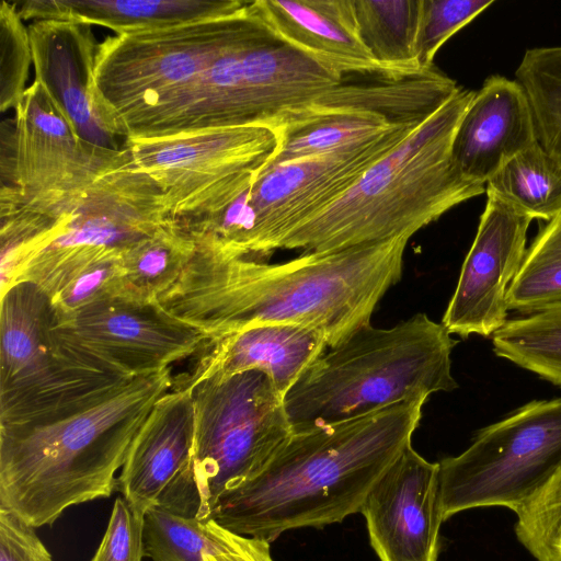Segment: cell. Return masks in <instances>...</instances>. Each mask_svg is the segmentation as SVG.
I'll use <instances>...</instances> for the list:
<instances>
[{
  "instance_id": "603a6c76",
  "label": "cell",
  "mask_w": 561,
  "mask_h": 561,
  "mask_svg": "<svg viewBox=\"0 0 561 561\" xmlns=\"http://www.w3.org/2000/svg\"><path fill=\"white\" fill-rule=\"evenodd\" d=\"M244 0H28L14 2L21 19L100 25L115 34L154 31L236 12Z\"/></svg>"
},
{
  "instance_id": "4fadbf2b",
  "label": "cell",
  "mask_w": 561,
  "mask_h": 561,
  "mask_svg": "<svg viewBox=\"0 0 561 561\" xmlns=\"http://www.w3.org/2000/svg\"><path fill=\"white\" fill-rule=\"evenodd\" d=\"M53 335L66 351L99 368L137 378L170 368L210 342L156 304L112 298L54 321Z\"/></svg>"
},
{
  "instance_id": "2e32d148",
  "label": "cell",
  "mask_w": 561,
  "mask_h": 561,
  "mask_svg": "<svg viewBox=\"0 0 561 561\" xmlns=\"http://www.w3.org/2000/svg\"><path fill=\"white\" fill-rule=\"evenodd\" d=\"M531 220L488 196L476 238L442 319L450 334L489 337L507 322V293L523 263Z\"/></svg>"
},
{
  "instance_id": "52a82bcc",
  "label": "cell",
  "mask_w": 561,
  "mask_h": 561,
  "mask_svg": "<svg viewBox=\"0 0 561 561\" xmlns=\"http://www.w3.org/2000/svg\"><path fill=\"white\" fill-rule=\"evenodd\" d=\"M458 341L426 313L388 329L363 327L322 353L284 398L293 432L356 419L453 391Z\"/></svg>"
},
{
  "instance_id": "277c9868",
  "label": "cell",
  "mask_w": 561,
  "mask_h": 561,
  "mask_svg": "<svg viewBox=\"0 0 561 561\" xmlns=\"http://www.w3.org/2000/svg\"><path fill=\"white\" fill-rule=\"evenodd\" d=\"M173 383L168 368L66 419L0 428V508L38 528L70 506L110 497L138 431Z\"/></svg>"
},
{
  "instance_id": "4316f807",
  "label": "cell",
  "mask_w": 561,
  "mask_h": 561,
  "mask_svg": "<svg viewBox=\"0 0 561 561\" xmlns=\"http://www.w3.org/2000/svg\"><path fill=\"white\" fill-rule=\"evenodd\" d=\"M488 196L533 219L561 211V169L539 142L510 160L485 185Z\"/></svg>"
},
{
  "instance_id": "ac0fdd59",
  "label": "cell",
  "mask_w": 561,
  "mask_h": 561,
  "mask_svg": "<svg viewBox=\"0 0 561 561\" xmlns=\"http://www.w3.org/2000/svg\"><path fill=\"white\" fill-rule=\"evenodd\" d=\"M380 561H437L439 463L409 445L368 493L359 512Z\"/></svg>"
},
{
  "instance_id": "8fae6325",
  "label": "cell",
  "mask_w": 561,
  "mask_h": 561,
  "mask_svg": "<svg viewBox=\"0 0 561 561\" xmlns=\"http://www.w3.org/2000/svg\"><path fill=\"white\" fill-rule=\"evenodd\" d=\"M458 88L434 67L401 79L344 78L316 100L279 114L266 125L275 131L277 146L261 170L423 122Z\"/></svg>"
},
{
  "instance_id": "d590c367",
  "label": "cell",
  "mask_w": 561,
  "mask_h": 561,
  "mask_svg": "<svg viewBox=\"0 0 561 561\" xmlns=\"http://www.w3.org/2000/svg\"><path fill=\"white\" fill-rule=\"evenodd\" d=\"M145 556L144 513L118 496L104 536L90 561H142Z\"/></svg>"
},
{
  "instance_id": "e575fe53",
  "label": "cell",
  "mask_w": 561,
  "mask_h": 561,
  "mask_svg": "<svg viewBox=\"0 0 561 561\" xmlns=\"http://www.w3.org/2000/svg\"><path fill=\"white\" fill-rule=\"evenodd\" d=\"M493 3V0H422L417 35L421 69L433 68L438 49Z\"/></svg>"
},
{
  "instance_id": "74e56055",
  "label": "cell",
  "mask_w": 561,
  "mask_h": 561,
  "mask_svg": "<svg viewBox=\"0 0 561 561\" xmlns=\"http://www.w3.org/2000/svg\"><path fill=\"white\" fill-rule=\"evenodd\" d=\"M204 561H274L271 542L227 529L226 547L216 554L205 556Z\"/></svg>"
},
{
  "instance_id": "f35d334b",
  "label": "cell",
  "mask_w": 561,
  "mask_h": 561,
  "mask_svg": "<svg viewBox=\"0 0 561 561\" xmlns=\"http://www.w3.org/2000/svg\"><path fill=\"white\" fill-rule=\"evenodd\" d=\"M559 561H561V549H560V552H559Z\"/></svg>"
},
{
  "instance_id": "e0dca14e",
  "label": "cell",
  "mask_w": 561,
  "mask_h": 561,
  "mask_svg": "<svg viewBox=\"0 0 561 561\" xmlns=\"http://www.w3.org/2000/svg\"><path fill=\"white\" fill-rule=\"evenodd\" d=\"M37 80L73 131L85 142L121 150L123 130L95 82L99 43L90 24L43 20L28 26Z\"/></svg>"
},
{
  "instance_id": "cb8c5ba5",
  "label": "cell",
  "mask_w": 561,
  "mask_h": 561,
  "mask_svg": "<svg viewBox=\"0 0 561 561\" xmlns=\"http://www.w3.org/2000/svg\"><path fill=\"white\" fill-rule=\"evenodd\" d=\"M1 294L0 387L23 380L54 356V310L37 284L20 280Z\"/></svg>"
},
{
  "instance_id": "7402d4cb",
  "label": "cell",
  "mask_w": 561,
  "mask_h": 561,
  "mask_svg": "<svg viewBox=\"0 0 561 561\" xmlns=\"http://www.w3.org/2000/svg\"><path fill=\"white\" fill-rule=\"evenodd\" d=\"M328 348L312 328L275 323L250 327L209 342L194 368L181 377L197 380L259 370L285 398L306 369Z\"/></svg>"
},
{
  "instance_id": "1f68e13d",
  "label": "cell",
  "mask_w": 561,
  "mask_h": 561,
  "mask_svg": "<svg viewBox=\"0 0 561 561\" xmlns=\"http://www.w3.org/2000/svg\"><path fill=\"white\" fill-rule=\"evenodd\" d=\"M515 515V535L522 546L538 561H559L561 468Z\"/></svg>"
},
{
  "instance_id": "44dd1931",
  "label": "cell",
  "mask_w": 561,
  "mask_h": 561,
  "mask_svg": "<svg viewBox=\"0 0 561 561\" xmlns=\"http://www.w3.org/2000/svg\"><path fill=\"white\" fill-rule=\"evenodd\" d=\"M131 380L87 363L56 342L55 354L44 367L0 387V428L39 426L66 419L112 397Z\"/></svg>"
},
{
  "instance_id": "d6986e66",
  "label": "cell",
  "mask_w": 561,
  "mask_h": 561,
  "mask_svg": "<svg viewBox=\"0 0 561 561\" xmlns=\"http://www.w3.org/2000/svg\"><path fill=\"white\" fill-rule=\"evenodd\" d=\"M537 142L523 88L515 79L492 75L476 91L457 126L451 157L467 181L485 186L510 160Z\"/></svg>"
},
{
  "instance_id": "d4e9b609",
  "label": "cell",
  "mask_w": 561,
  "mask_h": 561,
  "mask_svg": "<svg viewBox=\"0 0 561 561\" xmlns=\"http://www.w3.org/2000/svg\"><path fill=\"white\" fill-rule=\"evenodd\" d=\"M194 250L195 241L188 229L169 217L123 251L124 300L154 304L178 280Z\"/></svg>"
},
{
  "instance_id": "7a4b0ae2",
  "label": "cell",
  "mask_w": 561,
  "mask_h": 561,
  "mask_svg": "<svg viewBox=\"0 0 561 561\" xmlns=\"http://www.w3.org/2000/svg\"><path fill=\"white\" fill-rule=\"evenodd\" d=\"M240 10L98 45L96 88L126 139L260 124L247 55L267 28Z\"/></svg>"
},
{
  "instance_id": "3957f363",
  "label": "cell",
  "mask_w": 561,
  "mask_h": 561,
  "mask_svg": "<svg viewBox=\"0 0 561 561\" xmlns=\"http://www.w3.org/2000/svg\"><path fill=\"white\" fill-rule=\"evenodd\" d=\"M426 401L397 403L348 421L293 432L252 479L226 491L209 519L276 540L359 513L377 481L411 445Z\"/></svg>"
},
{
  "instance_id": "ffe728a7",
  "label": "cell",
  "mask_w": 561,
  "mask_h": 561,
  "mask_svg": "<svg viewBox=\"0 0 561 561\" xmlns=\"http://www.w3.org/2000/svg\"><path fill=\"white\" fill-rule=\"evenodd\" d=\"M248 9L275 37L344 77L396 79L362 41L352 0H254Z\"/></svg>"
},
{
  "instance_id": "9c48e42d",
  "label": "cell",
  "mask_w": 561,
  "mask_h": 561,
  "mask_svg": "<svg viewBox=\"0 0 561 561\" xmlns=\"http://www.w3.org/2000/svg\"><path fill=\"white\" fill-rule=\"evenodd\" d=\"M438 463L444 522L480 507L518 513L561 468V398L524 404Z\"/></svg>"
},
{
  "instance_id": "8d00e7d4",
  "label": "cell",
  "mask_w": 561,
  "mask_h": 561,
  "mask_svg": "<svg viewBox=\"0 0 561 561\" xmlns=\"http://www.w3.org/2000/svg\"><path fill=\"white\" fill-rule=\"evenodd\" d=\"M0 561H53V557L33 526L0 508Z\"/></svg>"
},
{
  "instance_id": "ba28073f",
  "label": "cell",
  "mask_w": 561,
  "mask_h": 561,
  "mask_svg": "<svg viewBox=\"0 0 561 561\" xmlns=\"http://www.w3.org/2000/svg\"><path fill=\"white\" fill-rule=\"evenodd\" d=\"M176 383L192 394L197 517L207 520L218 499L255 477L293 428L284 398L259 370L197 380L180 376Z\"/></svg>"
},
{
  "instance_id": "f546056e",
  "label": "cell",
  "mask_w": 561,
  "mask_h": 561,
  "mask_svg": "<svg viewBox=\"0 0 561 561\" xmlns=\"http://www.w3.org/2000/svg\"><path fill=\"white\" fill-rule=\"evenodd\" d=\"M227 543V529L213 519L185 516L160 505L144 514L145 554L152 561H204Z\"/></svg>"
},
{
  "instance_id": "4dcf8cb0",
  "label": "cell",
  "mask_w": 561,
  "mask_h": 561,
  "mask_svg": "<svg viewBox=\"0 0 561 561\" xmlns=\"http://www.w3.org/2000/svg\"><path fill=\"white\" fill-rule=\"evenodd\" d=\"M515 80L528 99L539 145L561 169V46L527 49Z\"/></svg>"
},
{
  "instance_id": "9a60e30c",
  "label": "cell",
  "mask_w": 561,
  "mask_h": 561,
  "mask_svg": "<svg viewBox=\"0 0 561 561\" xmlns=\"http://www.w3.org/2000/svg\"><path fill=\"white\" fill-rule=\"evenodd\" d=\"M193 442L191 390L175 382L152 405L130 446L117 478L123 497L144 514L160 505L185 516H197Z\"/></svg>"
},
{
  "instance_id": "7c38bea8",
  "label": "cell",
  "mask_w": 561,
  "mask_h": 561,
  "mask_svg": "<svg viewBox=\"0 0 561 561\" xmlns=\"http://www.w3.org/2000/svg\"><path fill=\"white\" fill-rule=\"evenodd\" d=\"M423 122L261 170L247 194L240 253L262 260L277 251L287 234L348 191Z\"/></svg>"
},
{
  "instance_id": "5b68a950",
  "label": "cell",
  "mask_w": 561,
  "mask_h": 561,
  "mask_svg": "<svg viewBox=\"0 0 561 561\" xmlns=\"http://www.w3.org/2000/svg\"><path fill=\"white\" fill-rule=\"evenodd\" d=\"M476 91L457 92L344 194L307 219L278 250L324 253L412 237L485 186L456 168L451 145Z\"/></svg>"
},
{
  "instance_id": "8992f818",
  "label": "cell",
  "mask_w": 561,
  "mask_h": 561,
  "mask_svg": "<svg viewBox=\"0 0 561 561\" xmlns=\"http://www.w3.org/2000/svg\"><path fill=\"white\" fill-rule=\"evenodd\" d=\"M169 217L162 192L130 156L73 188L24 193L0 186V222L28 250L16 282H33L50 298L84 266L126 250Z\"/></svg>"
},
{
  "instance_id": "83f0119b",
  "label": "cell",
  "mask_w": 561,
  "mask_h": 561,
  "mask_svg": "<svg viewBox=\"0 0 561 561\" xmlns=\"http://www.w3.org/2000/svg\"><path fill=\"white\" fill-rule=\"evenodd\" d=\"M491 337L497 357L561 388V305L507 320Z\"/></svg>"
},
{
  "instance_id": "484cf974",
  "label": "cell",
  "mask_w": 561,
  "mask_h": 561,
  "mask_svg": "<svg viewBox=\"0 0 561 561\" xmlns=\"http://www.w3.org/2000/svg\"><path fill=\"white\" fill-rule=\"evenodd\" d=\"M362 41L393 78L420 75L417 35L422 0H352Z\"/></svg>"
},
{
  "instance_id": "30bf717a",
  "label": "cell",
  "mask_w": 561,
  "mask_h": 561,
  "mask_svg": "<svg viewBox=\"0 0 561 561\" xmlns=\"http://www.w3.org/2000/svg\"><path fill=\"white\" fill-rule=\"evenodd\" d=\"M277 146L262 124L153 139H126L134 165L162 192L170 217L192 224L211 217L252 184Z\"/></svg>"
},
{
  "instance_id": "d6a6232c",
  "label": "cell",
  "mask_w": 561,
  "mask_h": 561,
  "mask_svg": "<svg viewBox=\"0 0 561 561\" xmlns=\"http://www.w3.org/2000/svg\"><path fill=\"white\" fill-rule=\"evenodd\" d=\"M123 251H114L80 270L51 299L54 321L106 299H124Z\"/></svg>"
},
{
  "instance_id": "6da1fadb",
  "label": "cell",
  "mask_w": 561,
  "mask_h": 561,
  "mask_svg": "<svg viewBox=\"0 0 561 561\" xmlns=\"http://www.w3.org/2000/svg\"><path fill=\"white\" fill-rule=\"evenodd\" d=\"M195 250L178 280L156 300L170 317L210 340L261 324L320 331L328 348L370 324L402 274L410 237L271 264L190 231Z\"/></svg>"
},
{
  "instance_id": "f1b7e54d",
  "label": "cell",
  "mask_w": 561,
  "mask_h": 561,
  "mask_svg": "<svg viewBox=\"0 0 561 561\" xmlns=\"http://www.w3.org/2000/svg\"><path fill=\"white\" fill-rule=\"evenodd\" d=\"M508 310L528 316L561 305V211L526 249L507 293Z\"/></svg>"
},
{
  "instance_id": "836d02e7",
  "label": "cell",
  "mask_w": 561,
  "mask_h": 561,
  "mask_svg": "<svg viewBox=\"0 0 561 561\" xmlns=\"http://www.w3.org/2000/svg\"><path fill=\"white\" fill-rule=\"evenodd\" d=\"M33 56L27 26L14 2L0 7V110H14L27 90Z\"/></svg>"
},
{
  "instance_id": "5bb4252c",
  "label": "cell",
  "mask_w": 561,
  "mask_h": 561,
  "mask_svg": "<svg viewBox=\"0 0 561 561\" xmlns=\"http://www.w3.org/2000/svg\"><path fill=\"white\" fill-rule=\"evenodd\" d=\"M13 117L1 124V186L24 193L89 184L129 158L79 138L34 79Z\"/></svg>"
}]
</instances>
